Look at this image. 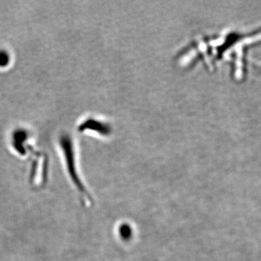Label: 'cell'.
<instances>
[{
	"mask_svg": "<svg viewBox=\"0 0 261 261\" xmlns=\"http://www.w3.org/2000/svg\"><path fill=\"white\" fill-rule=\"evenodd\" d=\"M255 68L261 73V65H255Z\"/></svg>",
	"mask_w": 261,
	"mask_h": 261,
	"instance_id": "obj_3",
	"label": "cell"
},
{
	"mask_svg": "<svg viewBox=\"0 0 261 261\" xmlns=\"http://www.w3.org/2000/svg\"><path fill=\"white\" fill-rule=\"evenodd\" d=\"M9 56L5 51H0V66H5L9 62Z\"/></svg>",
	"mask_w": 261,
	"mask_h": 261,
	"instance_id": "obj_2",
	"label": "cell"
},
{
	"mask_svg": "<svg viewBox=\"0 0 261 261\" xmlns=\"http://www.w3.org/2000/svg\"><path fill=\"white\" fill-rule=\"evenodd\" d=\"M61 146L65 156L67 172L68 173L72 185L75 187V190L80 196L81 200L84 204L87 205L92 204L93 202V198L84 184L83 178H82L80 172H79L73 143L68 136H63L61 137Z\"/></svg>",
	"mask_w": 261,
	"mask_h": 261,
	"instance_id": "obj_1",
	"label": "cell"
}]
</instances>
